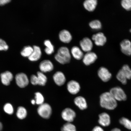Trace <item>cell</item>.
<instances>
[{
    "label": "cell",
    "mask_w": 131,
    "mask_h": 131,
    "mask_svg": "<svg viewBox=\"0 0 131 131\" xmlns=\"http://www.w3.org/2000/svg\"><path fill=\"white\" fill-rule=\"evenodd\" d=\"M71 53L74 58L77 60H81L83 58L84 55L82 50L76 46L72 47Z\"/></svg>",
    "instance_id": "ffe728a7"
},
{
    "label": "cell",
    "mask_w": 131,
    "mask_h": 131,
    "mask_svg": "<svg viewBox=\"0 0 131 131\" xmlns=\"http://www.w3.org/2000/svg\"><path fill=\"white\" fill-rule=\"evenodd\" d=\"M111 131H122L120 129L118 128H114Z\"/></svg>",
    "instance_id": "74e56055"
},
{
    "label": "cell",
    "mask_w": 131,
    "mask_h": 131,
    "mask_svg": "<svg viewBox=\"0 0 131 131\" xmlns=\"http://www.w3.org/2000/svg\"><path fill=\"white\" fill-rule=\"evenodd\" d=\"M121 50L123 53L127 56L131 55V42L128 39H125L120 43Z\"/></svg>",
    "instance_id": "4fadbf2b"
},
{
    "label": "cell",
    "mask_w": 131,
    "mask_h": 131,
    "mask_svg": "<svg viewBox=\"0 0 131 131\" xmlns=\"http://www.w3.org/2000/svg\"><path fill=\"white\" fill-rule=\"evenodd\" d=\"M68 91L72 94H76L79 92L81 86L78 82L72 80L69 82L67 85Z\"/></svg>",
    "instance_id": "8fae6325"
},
{
    "label": "cell",
    "mask_w": 131,
    "mask_h": 131,
    "mask_svg": "<svg viewBox=\"0 0 131 131\" xmlns=\"http://www.w3.org/2000/svg\"><path fill=\"white\" fill-rule=\"evenodd\" d=\"M119 123L126 128L131 130V121L126 118L123 117L119 119Z\"/></svg>",
    "instance_id": "f1b7e54d"
},
{
    "label": "cell",
    "mask_w": 131,
    "mask_h": 131,
    "mask_svg": "<svg viewBox=\"0 0 131 131\" xmlns=\"http://www.w3.org/2000/svg\"><path fill=\"white\" fill-rule=\"evenodd\" d=\"M16 115L19 119H23L25 118L27 115V111L26 109L23 106L18 107Z\"/></svg>",
    "instance_id": "603a6c76"
},
{
    "label": "cell",
    "mask_w": 131,
    "mask_h": 131,
    "mask_svg": "<svg viewBox=\"0 0 131 131\" xmlns=\"http://www.w3.org/2000/svg\"><path fill=\"white\" fill-rule=\"evenodd\" d=\"M35 98L36 104L40 105L43 104L45 99L42 94L39 92H37L35 94Z\"/></svg>",
    "instance_id": "4dcf8cb0"
},
{
    "label": "cell",
    "mask_w": 131,
    "mask_h": 131,
    "mask_svg": "<svg viewBox=\"0 0 131 131\" xmlns=\"http://www.w3.org/2000/svg\"><path fill=\"white\" fill-rule=\"evenodd\" d=\"M1 78L3 84L5 85L8 86L12 81L14 77L11 72L6 71L1 74Z\"/></svg>",
    "instance_id": "ac0fdd59"
},
{
    "label": "cell",
    "mask_w": 131,
    "mask_h": 131,
    "mask_svg": "<svg viewBox=\"0 0 131 131\" xmlns=\"http://www.w3.org/2000/svg\"><path fill=\"white\" fill-rule=\"evenodd\" d=\"M55 58L59 63L62 64L69 63L71 59L69 49L65 47H60L55 55Z\"/></svg>",
    "instance_id": "7a4b0ae2"
},
{
    "label": "cell",
    "mask_w": 131,
    "mask_h": 131,
    "mask_svg": "<svg viewBox=\"0 0 131 131\" xmlns=\"http://www.w3.org/2000/svg\"><path fill=\"white\" fill-rule=\"evenodd\" d=\"M37 111L39 115L44 119H48L51 115L52 109L51 106L47 103H44L39 105Z\"/></svg>",
    "instance_id": "3957f363"
},
{
    "label": "cell",
    "mask_w": 131,
    "mask_h": 131,
    "mask_svg": "<svg viewBox=\"0 0 131 131\" xmlns=\"http://www.w3.org/2000/svg\"><path fill=\"white\" fill-rule=\"evenodd\" d=\"M130 32H131V29H130Z\"/></svg>",
    "instance_id": "60d3db41"
},
{
    "label": "cell",
    "mask_w": 131,
    "mask_h": 131,
    "mask_svg": "<svg viewBox=\"0 0 131 131\" xmlns=\"http://www.w3.org/2000/svg\"><path fill=\"white\" fill-rule=\"evenodd\" d=\"M121 70L124 76L126 78L127 80L131 79V69L128 65H124Z\"/></svg>",
    "instance_id": "4316f807"
},
{
    "label": "cell",
    "mask_w": 131,
    "mask_h": 131,
    "mask_svg": "<svg viewBox=\"0 0 131 131\" xmlns=\"http://www.w3.org/2000/svg\"><path fill=\"white\" fill-rule=\"evenodd\" d=\"M33 48L34 51L28 57L29 59L31 61H37L42 56V51L40 47L34 46Z\"/></svg>",
    "instance_id": "e0dca14e"
},
{
    "label": "cell",
    "mask_w": 131,
    "mask_h": 131,
    "mask_svg": "<svg viewBox=\"0 0 131 131\" xmlns=\"http://www.w3.org/2000/svg\"><path fill=\"white\" fill-rule=\"evenodd\" d=\"M98 74L103 81L106 82L111 79L112 75L107 68L101 67L98 70Z\"/></svg>",
    "instance_id": "30bf717a"
},
{
    "label": "cell",
    "mask_w": 131,
    "mask_h": 131,
    "mask_svg": "<svg viewBox=\"0 0 131 131\" xmlns=\"http://www.w3.org/2000/svg\"><path fill=\"white\" fill-rule=\"evenodd\" d=\"M15 80L16 84L20 88H25L29 84L28 78L27 75L24 73H19L16 74Z\"/></svg>",
    "instance_id": "5b68a950"
},
{
    "label": "cell",
    "mask_w": 131,
    "mask_h": 131,
    "mask_svg": "<svg viewBox=\"0 0 131 131\" xmlns=\"http://www.w3.org/2000/svg\"><path fill=\"white\" fill-rule=\"evenodd\" d=\"M11 1L10 0H0V6H3Z\"/></svg>",
    "instance_id": "d590c367"
},
{
    "label": "cell",
    "mask_w": 131,
    "mask_h": 131,
    "mask_svg": "<svg viewBox=\"0 0 131 131\" xmlns=\"http://www.w3.org/2000/svg\"><path fill=\"white\" fill-rule=\"evenodd\" d=\"M31 103L32 104L35 105L36 104L35 100L32 99L31 101Z\"/></svg>",
    "instance_id": "f35d334b"
},
{
    "label": "cell",
    "mask_w": 131,
    "mask_h": 131,
    "mask_svg": "<svg viewBox=\"0 0 131 131\" xmlns=\"http://www.w3.org/2000/svg\"><path fill=\"white\" fill-rule=\"evenodd\" d=\"M95 45L98 46H102L105 44L107 39L104 34L99 32L94 34L92 37Z\"/></svg>",
    "instance_id": "ba28073f"
},
{
    "label": "cell",
    "mask_w": 131,
    "mask_h": 131,
    "mask_svg": "<svg viewBox=\"0 0 131 131\" xmlns=\"http://www.w3.org/2000/svg\"><path fill=\"white\" fill-rule=\"evenodd\" d=\"M122 7L126 10H131V0H123L121 2Z\"/></svg>",
    "instance_id": "d6a6232c"
},
{
    "label": "cell",
    "mask_w": 131,
    "mask_h": 131,
    "mask_svg": "<svg viewBox=\"0 0 131 131\" xmlns=\"http://www.w3.org/2000/svg\"><path fill=\"white\" fill-rule=\"evenodd\" d=\"M74 103L81 110H84L87 108V104L85 99L81 96H78L75 98Z\"/></svg>",
    "instance_id": "44dd1931"
},
{
    "label": "cell",
    "mask_w": 131,
    "mask_h": 131,
    "mask_svg": "<svg viewBox=\"0 0 131 131\" xmlns=\"http://www.w3.org/2000/svg\"><path fill=\"white\" fill-rule=\"evenodd\" d=\"M4 110L5 112L8 114H12L14 112V107L10 103H8L5 105Z\"/></svg>",
    "instance_id": "1f68e13d"
},
{
    "label": "cell",
    "mask_w": 131,
    "mask_h": 131,
    "mask_svg": "<svg viewBox=\"0 0 131 131\" xmlns=\"http://www.w3.org/2000/svg\"><path fill=\"white\" fill-rule=\"evenodd\" d=\"M61 116L64 120L68 123H71L76 117V114L72 109L67 108L62 111Z\"/></svg>",
    "instance_id": "8992f818"
},
{
    "label": "cell",
    "mask_w": 131,
    "mask_h": 131,
    "mask_svg": "<svg viewBox=\"0 0 131 131\" xmlns=\"http://www.w3.org/2000/svg\"><path fill=\"white\" fill-rule=\"evenodd\" d=\"M53 79L56 84L58 86L63 85L66 81L64 74L60 71L57 72L54 74Z\"/></svg>",
    "instance_id": "9a60e30c"
},
{
    "label": "cell",
    "mask_w": 131,
    "mask_h": 131,
    "mask_svg": "<svg viewBox=\"0 0 131 131\" xmlns=\"http://www.w3.org/2000/svg\"><path fill=\"white\" fill-rule=\"evenodd\" d=\"M34 51L33 47L30 46H27L25 47L22 51L21 54L22 56L24 57H28L30 56Z\"/></svg>",
    "instance_id": "d4e9b609"
},
{
    "label": "cell",
    "mask_w": 131,
    "mask_h": 131,
    "mask_svg": "<svg viewBox=\"0 0 131 131\" xmlns=\"http://www.w3.org/2000/svg\"><path fill=\"white\" fill-rule=\"evenodd\" d=\"M80 45L83 51L87 52H91L93 46L92 41L88 37H85L80 41Z\"/></svg>",
    "instance_id": "52a82bcc"
},
{
    "label": "cell",
    "mask_w": 131,
    "mask_h": 131,
    "mask_svg": "<svg viewBox=\"0 0 131 131\" xmlns=\"http://www.w3.org/2000/svg\"><path fill=\"white\" fill-rule=\"evenodd\" d=\"M111 118L109 115L106 113H103L99 115L98 123L103 127H107L111 124Z\"/></svg>",
    "instance_id": "2e32d148"
},
{
    "label": "cell",
    "mask_w": 131,
    "mask_h": 131,
    "mask_svg": "<svg viewBox=\"0 0 131 131\" xmlns=\"http://www.w3.org/2000/svg\"><path fill=\"white\" fill-rule=\"evenodd\" d=\"M38 79V85L42 86L45 85L47 81V77L41 72H38L37 75Z\"/></svg>",
    "instance_id": "cb8c5ba5"
},
{
    "label": "cell",
    "mask_w": 131,
    "mask_h": 131,
    "mask_svg": "<svg viewBox=\"0 0 131 131\" xmlns=\"http://www.w3.org/2000/svg\"><path fill=\"white\" fill-rule=\"evenodd\" d=\"M100 104L101 107L108 110H113L117 106V101L110 92H105L101 95Z\"/></svg>",
    "instance_id": "6da1fadb"
},
{
    "label": "cell",
    "mask_w": 131,
    "mask_h": 131,
    "mask_svg": "<svg viewBox=\"0 0 131 131\" xmlns=\"http://www.w3.org/2000/svg\"><path fill=\"white\" fill-rule=\"evenodd\" d=\"M3 128V125L0 122V131L2 130Z\"/></svg>",
    "instance_id": "ab89813d"
},
{
    "label": "cell",
    "mask_w": 131,
    "mask_h": 131,
    "mask_svg": "<svg viewBox=\"0 0 131 131\" xmlns=\"http://www.w3.org/2000/svg\"><path fill=\"white\" fill-rule=\"evenodd\" d=\"M44 45L46 47L45 49V52L47 54L50 55L53 53L54 51V47L50 40H45L44 42Z\"/></svg>",
    "instance_id": "7402d4cb"
},
{
    "label": "cell",
    "mask_w": 131,
    "mask_h": 131,
    "mask_svg": "<svg viewBox=\"0 0 131 131\" xmlns=\"http://www.w3.org/2000/svg\"><path fill=\"white\" fill-rule=\"evenodd\" d=\"M92 131H104L102 127L99 126H96L93 129Z\"/></svg>",
    "instance_id": "8d00e7d4"
},
{
    "label": "cell",
    "mask_w": 131,
    "mask_h": 131,
    "mask_svg": "<svg viewBox=\"0 0 131 131\" xmlns=\"http://www.w3.org/2000/svg\"><path fill=\"white\" fill-rule=\"evenodd\" d=\"M110 93L117 101H125L127 99L125 93L123 90L119 87H115L111 88Z\"/></svg>",
    "instance_id": "277c9868"
},
{
    "label": "cell",
    "mask_w": 131,
    "mask_h": 131,
    "mask_svg": "<svg viewBox=\"0 0 131 131\" xmlns=\"http://www.w3.org/2000/svg\"><path fill=\"white\" fill-rule=\"evenodd\" d=\"M116 77L117 79L123 84L125 85L126 84L127 80L121 70H119Z\"/></svg>",
    "instance_id": "f546056e"
},
{
    "label": "cell",
    "mask_w": 131,
    "mask_h": 131,
    "mask_svg": "<svg viewBox=\"0 0 131 131\" xmlns=\"http://www.w3.org/2000/svg\"><path fill=\"white\" fill-rule=\"evenodd\" d=\"M39 68L41 72L46 73L50 72L54 68L52 62L49 60H45L41 62L39 65Z\"/></svg>",
    "instance_id": "7c38bea8"
},
{
    "label": "cell",
    "mask_w": 131,
    "mask_h": 131,
    "mask_svg": "<svg viewBox=\"0 0 131 131\" xmlns=\"http://www.w3.org/2000/svg\"><path fill=\"white\" fill-rule=\"evenodd\" d=\"M61 131H77L76 127L71 123L67 122L61 127Z\"/></svg>",
    "instance_id": "83f0119b"
},
{
    "label": "cell",
    "mask_w": 131,
    "mask_h": 131,
    "mask_svg": "<svg viewBox=\"0 0 131 131\" xmlns=\"http://www.w3.org/2000/svg\"><path fill=\"white\" fill-rule=\"evenodd\" d=\"M59 36L60 40L64 43H69L72 39L71 33L66 29L60 31L59 33Z\"/></svg>",
    "instance_id": "5bb4252c"
},
{
    "label": "cell",
    "mask_w": 131,
    "mask_h": 131,
    "mask_svg": "<svg viewBox=\"0 0 131 131\" xmlns=\"http://www.w3.org/2000/svg\"><path fill=\"white\" fill-rule=\"evenodd\" d=\"M97 5V1L96 0H86L83 3L84 7L89 12L94 11Z\"/></svg>",
    "instance_id": "d6986e66"
},
{
    "label": "cell",
    "mask_w": 131,
    "mask_h": 131,
    "mask_svg": "<svg viewBox=\"0 0 131 131\" xmlns=\"http://www.w3.org/2000/svg\"><path fill=\"white\" fill-rule=\"evenodd\" d=\"M89 25L91 29L99 30L102 28V25L101 21L97 19L93 20L89 23Z\"/></svg>",
    "instance_id": "484cf974"
},
{
    "label": "cell",
    "mask_w": 131,
    "mask_h": 131,
    "mask_svg": "<svg viewBox=\"0 0 131 131\" xmlns=\"http://www.w3.org/2000/svg\"><path fill=\"white\" fill-rule=\"evenodd\" d=\"M97 58V55L94 52H87L84 55L83 58L84 64L88 66L94 63Z\"/></svg>",
    "instance_id": "9c48e42d"
},
{
    "label": "cell",
    "mask_w": 131,
    "mask_h": 131,
    "mask_svg": "<svg viewBox=\"0 0 131 131\" xmlns=\"http://www.w3.org/2000/svg\"><path fill=\"white\" fill-rule=\"evenodd\" d=\"M9 49V46L6 42L0 38V51H6Z\"/></svg>",
    "instance_id": "836d02e7"
},
{
    "label": "cell",
    "mask_w": 131,
    "mask_h": 131,
    "mask_svg": "<svg viewBox=\"0 0 131 131\" xmlns=\"http://www.w3.org/2000/svg\"><path fill=\"white\" fill-rule=\"evenodd\" d=\"M30 82L31 83L34 85H38V79L37 76L35 75H32L30 78Z\"/></svg>",
    "instance_id": "e575fe53"
}]
</instances>
